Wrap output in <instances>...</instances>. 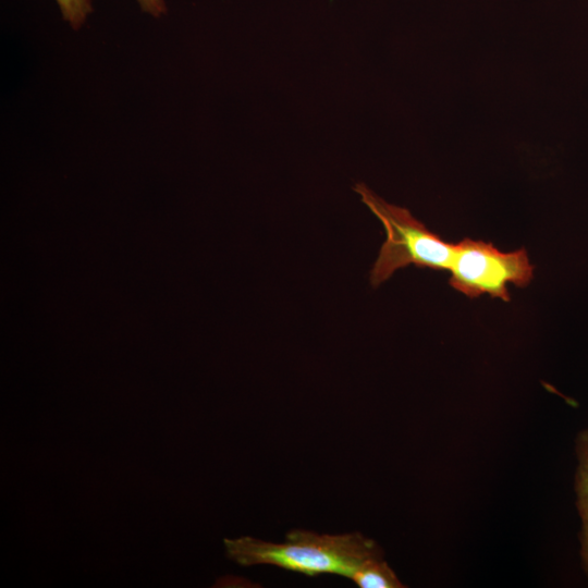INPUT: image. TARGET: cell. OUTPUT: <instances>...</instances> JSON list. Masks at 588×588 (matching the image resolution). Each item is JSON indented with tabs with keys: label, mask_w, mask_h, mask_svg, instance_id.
<instances>
[{
	"label": "cell",
	"mask_w": 588,
	"mask_h": 588,
	"mask_svg": "<svg viewBox=\"0 0 588 588\" xmlns=\"http://www.w3.org/2000/svg\"><path fill=\"white\" fill-rule=\"evenodd\" d=\"M225 546L229 556L241 565H275L307 576L336 574L351 578L364 563L382 556L377 543L360 532L292 530L283 543L243 537L226 540Z\"/></svg>",
	"instance_id": "6da1fadb"
},
{
	"label": "cell",
	"mask_w": 588,
	"mask_h": 588,
	"mask_svg": "<svg viewBox=\"0 0 588 588\" xmlns=\"http://www.w3.org/2000/svg\"><path fill=\"white\" fill-rule=\"evenodd\" d=\"M356 191L381 221L385 231L378 258L370 271V283L377 287L392 274L409 265L431 270L450 269L455 244L448 243L404 208L390 205L364 185Z\"/></svg>",
	"instance_id": "7a4b0ae2"
},
{
	"label": "cell",
	"mask_w": 588,
	"mask_h": 588,
	"mask_svg": "<svg viewBox=\"0 0 588 588\" xmlns=\"http://www.w3.org/2000/svg\"><path fill=\"white\" fill-rule=\"evenodd\" d=\"M449 284L469 298L488 294L510 302L507 284L527 286L534 266L524 248L503 253L492 243L464 238L455 244Z\"/></svg>",
	"instance_id": "3957f363"
},
{
	"label": "cell",
	"mask_w": 588,
	"mask_h": 588,
	"mask_svg": "<svg viewBox=\"0 0 588 588\" xmlns=\"http://www.w3.org/2000/svg\"><path fill=\"white\" fill-rule=\"evenodd\" d=\"M578 467L576 473L577 506L581 517V559L588 575V429L581 431L576 441Z\"/></svg>",
	"instance_id": "277c9868"
},
{
	"label": "cell",
	"mask_w": 588,
	"mask_h": 588,
	"mask_svg": "<svg viewBox=\"0 0 588 588\" xmlns=\"http://www.w3.org/2000/svg\"><path fill=\"white\" fill-rule=\"evenodd\" d=\"M360 588H400L404 585L382 560L375 558L364 563L351 577Z\"/></svg>",
	"instance_id": "5b68a950"
},
{
	"label": "cell",
	"mask_w": 588,
	"mask_h": 588,
	"mask_svg": "<svg viewBox=\"0 0 588 588\" xmlns=\"http://www.w3.org/2000/svg\"><path fill=\"white\" fill-rule=\"evenodd\" d=\"M62 17L75 30L81 28L87 16L93 12L90 0H56Z\"/></svg>",
	"instance_id": "8992f818"
},
{
	"label": "cell",
	"mask_w": 588,
	"mask_h": 588,
	"mask_svg": "<svg viewBox=\"0 0 588 588\" xmlns=\"http://www.w3.org/2000/svg\"><path fill=\"white\" fill-rule=\"evenodd\" d=\"M143 12L159 17L167 12L164 0H137Z\"/></svg>",
	"instance_id": "52a82bcc"
}]
</instances>
